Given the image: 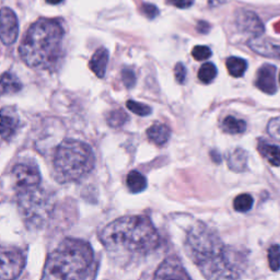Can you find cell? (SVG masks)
I'll return each mask as SVG.
<instances>
[{"label": "cell", "instance_id": "cell-1", "mask_svg": "<svg viewBox=\"0 0 280 280\" xmlns=\"http://www.w3.org/2000/svg\"><path fill=\"white\" fill-rule=\"evenodd\" d=\"M187 252L207 280H239L245 260L225 246L210 228L197 223L189 231Z\"/></svg>", "mask_w": 280, "mask_h": 280}, {"label": "cell", "instance_id": "cell-2", "mask_svg": "<svg viewBox=\"0 0 280 280\" xmlns=\"http://www.w3.org/2000/svg\"><path fill=\"white\" fill-rule=\"evenodd\" d=\"M100 240L111 253L144 255L158 246L159 234L148 218L127 216L107 224L101 231Z\"/></svg>", "mask_w": 280, "mask_h": 280}, {"label": "cell", "instance_id": "cell-3", "mask_svg": "<svg viewBox=\"0 0 280 280\" xmlns=\"http://www.w3.org/2000/svg\"><path fill=\"white\" fill-rule=\"evenodd\" d=\"M64 34L58 20H38L30 27L20 44L22 61L34 69H52L62 56Z\"/></svg>", "mask_w": 280, "mask_h": 280}, {"label": "cell", "instance_id": "cell-4", "mask_svg": "<svg viewBox=\"0 0 280 280\" xmlns=\"http://www.w3.org/2000/svg\"><path fill=\"white\" fill-rule=\"evenodd\" d=\"M94 264L90 244L65 239L46 259L41 280H86Z\"/></svg>", "mask_w": 280, "mask_h": 280}, {"label": "cell", "instance_id": "cell-5", "mask_svg": "<svg viewBox=\"0 0 280 280\" xmlns=\"http://www.w3.org/2000/svg\"><path fill=\"white\" fill-rule=\"evenodd\" d=\"M95 157L91 147L80 140L66 139L54 156V174L59 183L81 180L93 170Z\"/></svg>", "mask_w": 280, "mask_h": 280}, {"label": "cell", "instance_id": "cell-6", "mask_svg": "<svg viewBox=\"0 0 280 280\" xmlns=\"http://www.w3.org/2000/svg\"><path fill=\"white\" fill-rule=\"evenodd\" d=\"M52 195L40 186L18 192V208L21 218L30 229L44 227L54 210Z\"/></svg>", "mask_w": 280, "mask_h": 280}, {"label": "cell", "instance_id": "cell-7", "mask_svg": "<svg viewBox=\"0 0 280 280\" xmlns=\"http://www.w3.org/2000/svg\"><path fill=\"white\" fill-rule=\"evenodd\" d=\"M26 266L25 254L17 247L0 245V280H15Z\"/></svg>", "mask_w": 280, "mask_h": 280}, {"label": "cell", "instance_id": "cell-8", "mask_svg": "<svg viewBox=\"0 0 280 280\" xmlns=\"http://www.w3.org/2000/svg\"><path fill=\"white\" fill-rule=\"evenodd\" d=\"M13 176L18 192L40 186L41 174L37 165L29 163L17 164L13 170Z\"/></svg>", "mask_w": 280, "mask_h": 280}, {"label": "cell", "instance_id": "cell-9", "mask_svg": "<svg viewBox=\"0 0 280 280\" xmlns=\"http://www.w3.org/2000/svg\"><path fill=\"white\" fill-rule=\"evenodd\" d=\"M19 34L17 16L10 8L0 10V41L5 45H13Z\"/></svg>", "mask_w": 280, "mask_h": 280}, {"label": "cell", "instance_id": "cell-10", "mask_svg": "<svg viewBox=\"0 0 280 280\" xmlns=\"http://www.w3.org/2000/svg\"><path fill=\"white\" fill-rule=\"evenodd\" d=\"M153 280H192L176 257H168L159 266Z\"/></svg>", "mask_w": 280, "mask_h": 280}, {"label": "cell", "instance_id": "cell-11", "mask_svg": "<svg viewBox=\"0 0 280 280\" xmlns=\"http://www.w3.org/2000/svg\"><path fill=\"white\" fill-rule=\"evenodd\" d=\"M276 71L277 68L276 66H273V65H269V64L263 65V66H261L257 71L256 87L264 93L275 94L277 91Z\"/></svg>", "mask_w": 280, "mask_h": 280}, {"label": "cell", "instance_id": "cell-12", "mask_svg": "<svg viewBox=\"0 0 280 280\" xmlns=\"http://www.w3.org/2000/svg\"><path fill=\"white\" fill-rule=\"evenodd\" d=\"M18 126H19V118L17 113L11 107H4L0 111V136L5 140H9L15 136Z\"/></svg>", "mask_w": 280, "mask_h": 280}, {"label": "cell", "instance_id": "cell-13", "mask_svg": "<svg viewBox=\"0 0 280 280\" xmlns=\"http://www.w3.org/2000/svg\"><path fill=\"white\" fill-rule=\"evenodd\" d=\"M236 25L242 32L252 34L255 39L264 33V26L259 18L251 11H243L236 18Z\"/></svg>", "mask_w": 280, "mask_h": 280}, {"label": "cell", "instance_id": "cell-14", "mask_svg": "<svg viewBox=\"0 0 280 280\" xmlns=\"http://www.w3.org/2000/svg\"><path fill=\"white\" fill-rule=\"evenodd\" d=\"M248 46L251 47L252 51L259 54V55L280 59V45L272 43L270 41L256 38L248 42Z\"/></svg>", "mask_w": 280, "mask_h": 280}, {"label": "cell", "instance_id": "cell-15", "mask_svg": "<svg viewBox=\"0 0 280 280\" xmlns=\"http://www.w3.org/2000/svg\"><path fill=\"white\" fill-rule=\"evenodd\" d=\"M107 63H109V51L102 47V49H99L93 54L92 58L89 62V67H90L95 76L99 77V78H103L105 76Z\"/></svg>", "mask_w": 280, "mask_h": 280}, {"label": "cell", "instance_id": "cell-16", "mask_svg": "<svg viewBox=\"0 0 280 280\" xmlns=\"http://www.w3.org/2000/svg\"><path fill=\"white\" fill-rule=\"evenodd\" d=\"M148 138L153 144L158 146H163L169 141L171 137V129L164 124L154 123L152 126L147 130Z\"/></svg>", "mask_w": 280, "mask_h": 280}, {"label": "cell", "instance_id": "cell-17", "mask_svg": "<svg viewBox=\"0 0 280 280\" xmlns=\"http://www.w3.org/2000/svg\"><path fill=\"white\" fill-rule=\"evenodd\" d=\"M229 168L234 172H243L247 166V152L242 148L232 150L227 158Z\"/></svg>", "mask_w": 280, "mask_h": 280}, {"label": "cell", "instance_id": "cell-18", "mask_svg": "<svg viewBox=\"0 0 280 280\" xmlns=\"http://www.w3.org/2000/svg\"><path fill=\"white\" fill-rule=\"evenodd\" d=\"M22 89V83L14 74L5 73L0 77V97L19 92Z\"/></svg>", "mask_w": 280, "mask_h": 280}, {"label": "cell", "instance_id": "cell-19", "mask_svg": "<svg viewBox=\"0 0 280 280\" xmlns=\"http://www.w3.org/2000/svg\"><path fill=\"white\" fill-rule=\"evenodd\" d=\"M257 149L261 156H263L271 165L280 166V147L276 145L267 144V142L264 141H259Z\"/></svg>", "mask_w": 280, "mask_h": 280}, {"label": "cell", "instance_id": "cell-20", "mask_svg": "<svg viewBox=\"0 0 280 280\" xmlns=\"http://www.w3.org/2000/svg\"><path fill=\"white\" fill-rule=\"evenodd\" d=\"M126 184L132 193H141L147 188V178L138 171H130L126 178Z\"/></svg>", "mask_w": 280, "mask_h": 280}, {"label": "cell", "instance_id": "cell-21", "mask_svg": "<svg viewBox=\"0 0 280 280\" xmlns=\"http://www.w3.org/2000/svg\"><path fill=\"white\" fill-rule=\"evenodd\" d=\"M222 128L227 134L239 135L246 130V123L242 120H236L234 116H227L223 120Z\"/></svg>", "mask_w": 280, "mask_h": 280}, {"label": "cell", "instance_id": "cell-22", "mask_svg": "<svg viewBox=\"0 0 280 280\" xmlns=\"http://www.w3.org/2000/svg\"><path fill=\"white\" fill-rule=\"evenodd\" d=\"M227 68L229 74L235 78H240L247 69V63L245 59L240 57H230L227 59Z\"/></svg>", "mask_w": 280, "mask_h": 280}, {"label": "cell", "instance_id": "cell-23", "mask_svg": "<svg viewBox=\"0 0 280 280\" xmlns=\"http://www.w3.org/2000/svg\"><path fill=\"white\" fill-rule=\"evenodd\" d=\"M218 70L212 63H206L202 65L198 71V79L204 83H210L217 77Z\"/></svg>", "mask_w": 280, "mask_h": 280}, {"label": "cell", "instance_id": "cell-24", "mask_svg": "<svg viewBox=\"0 0 280 280\" xmlns=\"http://www.w3.org/2000/svg\"><path fill=\"white\" fill-rule=\"evenodd\" d=\"M254 199L249 194H241L236 196L233 201V207L237 212H247L252 209Z\"/></svg>", "mask_w": 280, "mask_h": 280}, {"label": "cell", "instance_id": "cell-25", "mask_svg": "<svg viewBox=\"0 0 280 280\" xmlns=\"http://www.w3.org/2000/svg\"><path fill=\"white\" fill-rule=\"evenodd\" d=\"M128 115L123 110L112 111L107 116V124L113 128L122 127L123 125L128 121Z\"/></svg>", "mask_w": 280, "mask_h": 280}, {"label": "cell", "instance_id": "cell-26", "mask_svg": "<svg viewBox=\"0 0 280 280\" xmlns=\"http://www.w3.org/2000/svg\"><path fill=\"white\" fill-rule=\"evenodd\" d=\"M126 106L128 110H130L138 116H149L152 113V109L150 106L144 104V103L137 102V101H134V100L127 101Z\"/></svg>", "mask_w": 280, "mask_h": 280}, {"label": "cell", "instance_id": "cell-27", "mask_svg": "<svg viewBox=\"0 0 280 280\" xmlns=\"http://www.w3.org/2000/svg\"><path fill=\"white\" fill-rule=\"evenodd\" d=\"M268 261L272 271H278L280 269V246L273 244L268 249Z\"/></svg>", "mask_w": 280, "mask_h": 280}, {"label": "cell", "instance_id": "cell-28", "mask_svg": "<svg viewBox=\"0 0 280 280\" xmlns=\"http://www.w3.org/2000/svg\"><path fill=\"white\" fill-rule=\"evenodd\" d=\"M192 55L196 61H205V59H208L212 55V52L208 46L197 45L193 49Z\"/></svg>", "mask_w": 280, "mask_h": 280}, {"label": "cell", "instance_id": "cell-29", "mask_svg": "<svg viewBox=\"0 0 280 280\" xmlns=\"http://www.w3.org/2000/svg\"><path fill=\"white\" fill-rule=\"evenodd\" d=\"M122 80L124 82L125 87H126L127 89H132L136 85L137 78H136L135 73L132 69L126 68L122 71Z\"/></svg>", "mask_w": 280, "mask_h": 280}, {"label": "cell", "instance_id": "cell-30", "mask_svg": "<svg viewBox=\"0 0 280 280\" xmlns=\"http://www.w3.org/2000/svg\"><path fill=\"white\" fill-rule=\"evenodd\" d=\"M267 130L272 138L280 140V117H275L268 123Z\"/></svg>", "mask_w": 280, "mask_h": 280}, {"label": "cell", "instance_id": "cell-31", "mask_svg": "<svg viewBox=\"0 0 280 280\" xmlns=\"http://www.w3.org/2000/svg\"><path fill=\"white\" fill-rule=\"evenodd\" d=\"M186 74H187V71H186V68L185 66H184V64L182 63H177L175 65V68H174V75H175V79L178 83H184L185 82V79H186Z\"/></svg>", "mask_w": 280, "mask_h": 280}, {"label": "cell", "instance_id": "cell-32", "mask_svg": "<svg viewBox=\"0 0 280 280\" xmlns=\"http://www.w3.org/2000/svg\"><path fill=\"white\" fill-rule=\"evenodd\" d=\"M142 13L148 18V19H154L159 15V9L157 6L152 4H144L142 5Z\"/></svg>", "mask_w": 280, "mask_h": 280}, {"label": "cell", "instance_id": "cell-33", "mask_svg": "<svg viewBox=\"0 0 280 280\" xmlns=\"http://www.w3.org/2000/svg\"><path fill=\"white\" fill-rule=\"evenodd\" d=\"M195 0H173V4L175 5V7L180 9H187L189 7H192Z\"/></svg>", "mask_w": 280, "mask_h": 280}, {"label": "cell", "instance_id": "cell-34", "mask_svg": "<svg viewBox=\"0 0 280 280\" xmlns=\"http://www.w3.org/2000/svg\"><path fill=\"white\" fill-rule=\"evenodd\" d=\"M209 30H210V25H209V23H207L205 21H199L198 22L197 31L200 34H206V33L209 32Z\"/></svg>", "mask_w": 280, "mask_h": 280}, {"label": "cell", "instance_id": "cell-35", "mask_svg": "<svg viewBox=\"0 0 280 280\" xmlns=\"http://www.w3.org/2000/svg\"><path fill=\"white\" fill-rule=\"evenodd\" d=\"M211 158L213 161H216L217 163H219L220 161H221V157H220V154L217 151H211Z\"/></svg>", "mask_w": 280, "mask_h": 280}, {"label": "cell", "instance_id": "cell-36", "mask_svg": "<svg viewBox=\"0 0 280 280\" xmlns=\"http://www.w3.org/2000/svg\"><path fill=\"white\" fill-rule=\"evenodd\" d=\"M225 0H209V4L211 7H216V6H220L221 4H223Z\"/></svg>", "mask_w": 280, "mask_h": 280}, {"label": "cell", "instance_id": "cell-37", "mask_svg": "<svg viewBox=\"0 0 280 280\" xmlns=\"http://www.w3.org/2000/svg\"><path fill=\"white\" fill-rule=\"evenodd\" d=\"M63 2H64V0H46V3L51 4V5H57V4H61Z\"/></svg>", "mask_w": 280, "mask_h": 280}, {"label": "cell", "instance_id": "cell-38", "mask_svg": "<svg viewBox=\"0 0 280 280\" xmlns=\"http://www.w3.org/2000/svg\"><path fill=\"white\" fill-rule=\"evenodd\" d=\"M279 82H280V75H279Z\"/></svg>", "mask_w": 280, "mask_h": 280}]
</instances>
